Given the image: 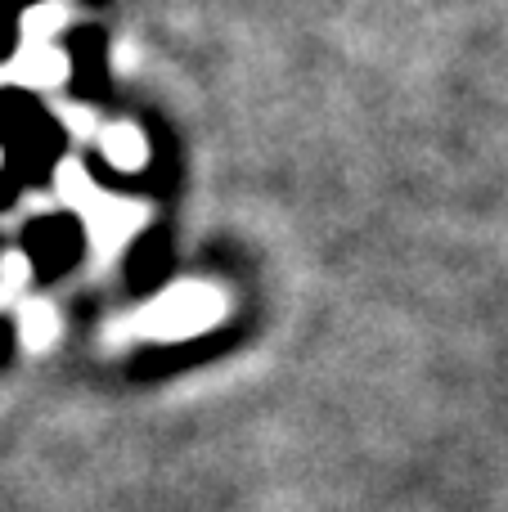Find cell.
I'll use <instances>...</instances> for the list:
<instances>
[{"mask_svg":"<svg viewBox=\"0 0 508 512\" xmlns=\"http://www.w3.org/2000/svg\"><path fill=\"white\" fill-rule=\"evenodd\" d=\"M225 310V297L212 288V283H176L171 292H162L140 319V337L149 342H180V337L203 333L207 324H216Z\"/></svg>","mask_w":508,"mask_h":512,"instance_id":"obj_1","label":"cell"},{"mask_svg":"<svg viewBox=\"0 0 508 512\" xmlns=\"http://www.w3.org/2000/svg\"><path fill=\"white\" fill-rule=\"evenodd\" d=\"M81 216H86V234L99 252H117L144 221V212L135 203H122V198L99 194V189L90 194V203L81 207Z\"/></svg>","mask_w":508,"mask_h":512,"instance_id":"obj_2","label":"cell"},{"mask_svg":"<svg viewBox=\"0 0 508 512\" xmlns=\"http://www.w3.org/2000/svg\"><path fill=\"white\" fill-rule=\"evenodd\" d=\"M99 153L108 158V167H117V171H144L149 167V140H144V131L140 126H131V122H113L104 135H99Z\"/></svg>","mask_w":508,"mask_h":512,"instance_id":"obj_3","label":"cell"},{"mask_svg":"<svg viewBox=\"0 0 508 512\" xmlns=\"http://www.w3.org/2000/svg\"><path fill=\"white\" fill-rule=\"evenodd\" d=\"M14 77L27 81V86H59V81L68 77V59H63V50H54V45H32V50L14 63Z\"/></svg>","mask_w":508,"mask_h":512,"instance_id":"obj_4","label":"cell"},{"mask_svg":"<svg viewBox=\"0 0 508 512\" xmlns=\"http://www.w3.org/2000/svg\"><path fill=\"white\" fill-rule=\"evenodd\" d=\"M23 324H27V342H32V346L54 342V315H50L45 306H27Z\"/></svg>","mask_w":508,"mask_h":512,"instance_id":"obj_5","label":"cell"},{"mask_svg":"<svg viewBox=\"0 0 508 512\" xmlns=\"http://www.w3.org/2000/svg\"><path fill=\"white\" fill-rule=\"evenodd\" d=\"M59 23H63V9L59 5H41V9H32V18H27V32L36 36V45H45V36H50Z\"/></svg>","mask_w":508,"mask_h":512,"instance_id":"obj_6","label":"cell"}]
</instances>
